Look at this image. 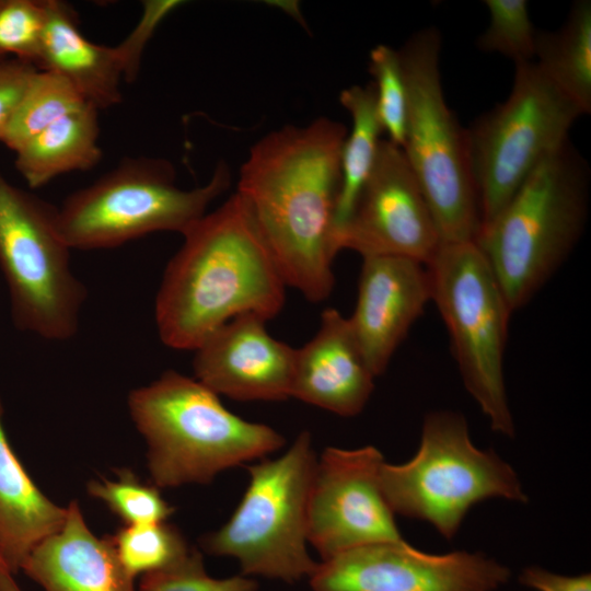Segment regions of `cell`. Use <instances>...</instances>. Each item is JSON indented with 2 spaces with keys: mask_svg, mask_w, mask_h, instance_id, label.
<instances>
[{
  "mask_svg": "<svg viewBox=\"0 0 591 591\" xmlns=\"http://www.w3.org/2000/svg\"><path fill=\"white\" fill-rule=\"evenodd\" d=\"M182 3L183 1L178 0L142 2V13L138 23L123 42L114 46L121 63L125 81L132 82L137 78L144 48L157 27Z\"/></svg>",
  "mask_w": 591,
  "mask_h": 591,
  "instance_id": "31",
  "label": "cell"
},
{
  "mask_svg": "<svg viewBox=\"0 0 591 591\" xmlns=\"http://www.w3.org/2000/svg\"><path fill=\"white\" fill-rule=\"evenodd\" d=\"M0 591H22L13 579L12 573L4 569H0Z\"/></svg>",
  "mask_w": 591,
  "mask_h": 591,
  "instance_id": "34",
  "label": "cell"
},
{
  "mask_svg": "<svg viewBox=\"0 0 591 591\" xmlns=\"http://www.w3.org/2000/svg\"><path fill=\"white\" fill-rule=\"evenodd\" d=\"M257 582L246 576L217 579L205 569L196 549L174 565L142 576L138 591H257Z\"/></svg>",
  "mask_w": 591,
  "mask_h": 591,
  "instance_id": "30",
  "label": "cell"
},
{
  "mask_svg": "<svg viewBox=\"0 0 591 591\" xmlns=\"http://www.w3.org/2000/svg\"><path fill=\"white\" fill-rule=\"evenodd\" d=\"M108 538L132 579L165 569L190 551L182 533L165 521L125 525Z\"/></svg>",
  "mask_w": 591,
  "mask_h": 591,
  "instance_id": "25",
  "label": "cell"
},
{
  "mask_svg": "<svg viewBox=\"0 0 591 591\" xmlns=\"http://www.w3.org/2000/svg\"><path fill=\"white\" fill-rule=\"evenodd\" d=\"M340 104L351 116L352 127L341 150V184L336 211V233L349 218L378 153L383 131L373 84L352 85L341 91Z\"/></svg>",
  "mask_w": 591,
  "mask_h": 591,
  "instance_id": "23",
  "label": "cell"
},
{
  "mask_svg": "<svg viewBox=\"0 0 591 591\" xmlns=\"http://www.w3.org/2000/svg\"><path fill=\"white\" fill-rule=\"evenodd\" d=\"M45 22L44 0H2L0 55H12L37 69Z\"/></svg>",
  "mask_w": 591,
  "mask_h": 591,
  "instance_id": "29",
  "label": "cell"
},
{
  "mask_svg": "<svg viewBox=\"0 0 591 591\" xmlns=\"http://www.w3.org/2000/svg\"><path fill=\"white\" fill-rule=\"evenodd\" d=\"M382 453L372 445L328 447L316 461L306 534L322 560L356 547L405 542L380 485Z\"/></svg>",
  "mask_w": 591,
  "mask_h": 591,
  "instance_id": "12",
  "label": "cell"
},
{
  "mask_svg": "<svg viewBox=\"0 0 591 591\" xmlns=\"http://www.w3.org/2000/svg\"><path fill=\"white\" fill-rule=\"evenodd\" d=\"M116 475L114 480H91L88 493L102 500L125 525L164 522L174 512L155 485L142 483L127 468Z\"/></svg>",
  "mask_w": 591,
  "mask_h": 591,
  "instance_id": "26",
  "label": "cell"
},
{
  "mask_svg": "<svg viewBox=\"0 0 591 591\" xmlns=\"http://www.w3.org/2000/svg\"><path fill=\"white\" fill-rule=\"evenodd\" d=\"M128 408L148 443V467L157 487L208 484L285 443L274 428L236 416L210 389L174 370L131 391Z\"/></svg>",
  "mask_w": 591,
  "mask_h": 591,
  "instance_id": "3",
  "label": "cell"
},
{
  "mask_svg": "<svg viewBox=\"0 0 591 591\" xmlns=\"http://www.w3.org/2000/svg\"><path fill=\"white\" fill-rule=\"evenodd\" d=\"M429 300L425 264L401 256L363 257L356 308L348 320L374 376L385 371Z\"/></svg>",
  "mask_w": 591,
  "mask_h": 591,
  "instance_id": "16",
  "label": "cell"
},
{
  "mask_svg": "<svg viewBox=\"0 0 591 591\" xmlns=\"http://www.w3.org/2000/svg\"><path fill=\"white\" fill-rule=\"evenodd\" d=\"M57 207L11 184L0 172V270L13 325L40 338L76 336L86 299L72 273L70 247L56 224Z\"/></svg>",
  "mask_w": 591,
  "mask_h": 591,
  "instance_id": "11",
  "label": "cell"
},
{
  "mask_svg": "<svg viewBox=\"0 0 591 591\" xmlns=\"http://www.w3.org/2000/svg\"><path fill=\"white\" fill-rule=\"evenodd\" d=\"M265 322L242 314L210 334L194 350L195 379L236 401L291 397L296 349L273 337Z\"/></svg>",
  "mask_w": 591,
  "mask_h": 591,
  "instance_id": "15",
  "label": "cell"
},
{
  "mask_svg": "<svg viewBox=\"0 0 591 591\" xmlns=\"http://www.w3.org/2000/svg\"><path fill=\"white\" fill-rule=\"evenodd\" d=\"M374 378L349 320L327 308L316 334L296 349L291 397L350 417L366 406Z\"/></svg>",
  "mask_w": 591,
  "mask_h": 591,
  "instance_id": "17",
  "label": "cell"
},
{
  "mask_svg": "<svg viewBox=\"0 0 591 591\" xmlns=\"http://www.w3.org/2000/svg\"><path fill=\"white\" fill-rule=\"evenodd\" d=\"M46 22L37 63L63 77L97 111L121 102V63L115 47L95 44L79 30L70 4L44 0Z\"/></svg>",
  "mask_w": 591,
  "mask_h": 591,
  "instance_id": "19",
  "label": "cell"
},
{
  "mask_svg": "<svg viewBox=\"0 0 591 591\" xmlns=\"http://www.w3.org/2000/svg\"><path fill=\"white\" fill-rule=\"evenodd\" d=\"M2 0H0V4H1ZM3 58H7L5 56H2L0 55V60L3 59Z\"/></svg>",
  "mask_w": 591,
  "mask_h": 591,
  "instance_id": "36",
  "label": "cell"
},
{
  "mask_svg": "<svg viewBox=\"0 0 591 591\" xmlns=\"http://www.w3.org/2000/svg\"><path fill=\"white\" fill-rule=\"evenodd\" d=\"M2 417L0 396V555L13 575L35 546L62 526L67 508L49 500L28 476L11 448Z\"/></svg>",
  "mask_w": 591,
  "mask_h": 591,
  "instance_id": "20",
  "label": "cell"
},
{
  "mask_svg": "<svg viewBox=\"0 0 591 591\" xmlns=\"http://www.w3.org/2000/svg\"><path fill=\"white\" fill-rule=\"evenodd\" d=\"M588 166L567 141L524 179L475 240L513 312L567 258L587 218Z\"/></svg>",
  "mask_w": 591,
  "mask_h": 591,
  "instance_id": "4",
  "label": "cell"
},
{
  "mask_svg": "<svg viewBox=\"0 0 591 591\" xmlns=\"http://www.w3.org/2000/svg\"><path fill=\"white\" fill-rule=\"evenodd\" d=\"M489 24L477 39L486 53H498L514 63L534 61L536 31L526 0H485Z\"/></svg>",
  "mask_w": 591,
  "mask_h": 591,
  "instance_id": "27",
  "label": "cell"
},
{
  "mask_svg": "<svg viewBox=\"0 0 591 591\" xmlns=\"http://www.w3.org/2000/svg\"><path fill=\"white\" fill-rule=\"evenodd\" d=\"M508 567L480 553L428 554L408 542L370 544L317 564L312 591H495Z\"/></svg>",
  "mask_w": 591,
  "mask_h": 591,
  "instance_id": "14",
  "label": "cell"
},
{
  "mask_svg": "<svg viewBox=\"0 0 591 591\" xmlns=\"http://www.w3.org/2000/svg\"><path fill=\"white\" fill-rule=\"evenodd\" d=\"M21 569L44 591H136L108 537L88 528L77 501L62 526L43 540Z\"/></svg>",
  "mask_w": 591,
  "mask_h": 591,
  "instance_id": "18",
  "label": "cell"
},
{
  "mask_svg": "<svg viewBox=\"0 0 591 591\" xmlns=\"http://www.w3.org/2000/svg\"><path fill=\"white\" fill-rule=\"evenodd\" d=\"M519 582L536 591H591L590 573L564 576L536 566L524 568Z\"/></svg>",
  "mask_w": 591,
  "mask_h": 591,
  "instance_id": "33",
  "label": "cell"
},
{
  "mask_svg": "<svg viewBox=\"0 0 591 591\" xmlns=\"http://www.w3.org/2000/svg\"><path fill=\"white\" fill-rule=\"evenodd\" d=\"M369 72L374 82L376 109L387 140L403 147L406 128L407 96L398 51L381 44L371 49Z\"/></svg>",
  "mask_w": 591,
  "mask_h": 591,
  "instance_id": "28",
  "label": "cell"
},
{
  "mask_svg": "<svg viewBox=\"0 0 591 591\" xmlns=\"http://www.w3.org/2000/svg\"><path fill=\"white\" fill-rule=\"evenodd\" d=\"M317 457L302 431L281 456L247 466L246 490L231 518L202 538L210 554L237 559L244 576L285 582L310 577L306 515Z\"/></svg>",
  "mask_w": 591,
  "mask_h": 591,
  "instance_id": "8",
  "label": "cell"
},
{
  "mask_svg": "<svg viewBox=\"0 0 591 591\" xmlns=\"http://www.w3.org/2000/svg\"><path fill=\"white\" fill-rule=\"evenodd\" d=\"M407 111L402 147L433 216L441 244L475 242L480 231L465 129L449 108L440 73L441 36L415 32L397 50Z\"/></svg>",
  "mask_w": 591,
  "mask_h": 591,
  "instance_id": "6",
  "label": "cell"
},
{
  "mask_svg": "<svg viewBox=\"0 0 591 591\" xmlns=\"http://www.w3.org/2000/svg\"><path fill=\"white\" fill-rule=\"evenodd\" d=\"M534 62L582 113L591 112V2L575 1L564 25L536 31Z\"/></svg>",
  "mask_w": 591,
  "mask_h": 591,
  "instance_id": "22",
  "label": "cell"
},
{
  "mask_svg": "<svg viewBox=\"0 0 591 591\" xmlns=\"http://www.w3.org/2000/svg\"><path fill=\"white\" fill-rule=\"evenodd\" d=\"M380 485L394 513L427 521L448 540L477 502L528 501L514 470L494 451L477 449L465 418L450 410L426 416L415 456L403 464L384 461Z\"/></svg>",
  "mask_w": 591,
  "mask_h": 591,
  "instance_id": "7",
  "label": "cell"
},
{
  "mask_svg": "<svg viewBox=\"0 0 591 591\" xmlns=\"http://www.w3.org/2000/svg\"><path fill=\"white\" fill-rule=\"evenodd\" d=\"M183 236L155 298L163 344L195 350L239 315L252 313L268 321L281 311L287 285L240 194L206 213Z\"/></svg>",
  "mask_w": 591,
  "mask_h": 591,
  "instance_id": "2",
  "label": "cell"
},
{
  "mask_svg": "<svg viewBox=\"0 0 591 591\" xmlns=\"http://www.w3.org/2000/svg\"><path fill=\"white\" fill-rule=\"evenodd\" d=\"M514 65L506 101L465 129L480 230L502 210L530 173L569 141V130L582 115L534 61Z\"/></svg>",
  "mask_w": 591,
  "mask_h": 591,
  "instance_id": "10",
  "label": "cell"
},
{
  "mask_svg": "<svg viewBox=\"0 0 591 591\" xmlns=\"http://www.w3.org/2000/svg\"><path fill=\"white\" fill-rule=\"evenodd\" d=\"M36 70L32 63L13 57L0 60V136Z\"/></svg>",
  "mask_w": 591,
  "mask_h": 591,
  "instance_id": "32",
  "label": "cell"
},
{
  "mask_svg": "<svg viewBox=\"0 0 591 591\" xmlns=\"http://www.w3.org/2000/svg\"><path fill=\"white\" fill-rule=\"evenodd\" d=\"M0 569H4L5 570V567H4V564H3V560H2V557L0 555ZM8 571V570H7Z\"/></svg>",
  "mask_w": 591,
  "mask_h": 591,
  "instance_id": "35",
  "label": "cell"
},
{
  "mask_svg": "<svg viewBox=\"0 0 591 591\" xmlns=\"http://www.w3.org/2000/svg\"><path fill=\"white\" fill-rule=\"evenodd\" d=\"M230 183L224 162L217 165L205 185L182 189L175 184L170 161L125 158L57 207V229L70 250L81 251L112 248L161 231L183 235Z\"/></svg>",
  "mask_w": 591,
  "mask_h": 591,
  "instance_id": "5",
  "label": "cell"
},
{
  "mask_svg": "<svg viewBox=\"0 0 591 591\" xmlns=\"http://www.w3.org/2000/svg\"><path fill=\"white\" fill-rule=\"evenodd\" d=\"M99 111L90 104L62 117L16 150L14 165L30 188L88 171L102 159Z\"/></svg>",
  "mask_w": 591,
  "mask_h": 591,
  "instance_id": "21",
  "label": "cell"
},
{
  "mask_svg": "<svg viewBox=\"0 0 591 591\" xmlns=\"http://www.w3.org/2000/svg\"><path fill=\"white\" fill-rule=\"evenodd\" d=\"M434 301L449 331L464 385L494 431L514 436L503 380L512 313L475 242L444 243L426 264Z\"/></svg>",
  "mask_w": 591,
  "mask_h": 591,
  "instance_id": "9",
  "label": "cell"
},
{
  "mask_svg": "<svg viewBox=\"0 0 591 591\" xmlns=\"http://www.w3.org/2000/svg\"><path fill=\"white\" fill-rule=\"evenodd\" d=\"M346 136L344 124L326 117L304 127L285 126L256 142L240 171L236 193L286 285L313 303L327 299L335 283Z\"/></svg>",
  "mask_w": 591,
  "mask_h": 591,
  "instance_id": "1",
  "label": "cell"
},
{
  "mask_svg": "<svg viewBox=\"0 0 591 591\" xmlns=\"http://www.w3.org/2000/svg\"><path fill=\"white\" fill-rule=\"evenodd\" d=\"M338 250L362 257L401 256L427 264L439 232L403 149L381 139L373 167L352 211L336 233Z\"/></svg>",
  "mask_w": 591,
  "mask_h": 591,
  "instance_id": "13",
  "label": "cell"
},
{
  "mask_svg": "<svg viewBox=\"0 0 591 591\" xmlns=\"http://www.w3.org/2000/svg\"><path fill=\"white\" fill-rule=\"evenodd\" d=\"M88 104L60 74L36 70L0 136V143L15 152L62 117Z\"/></svg>",
  "mask_w": 591,
  "mask_h": 591,
  "instance_id": "24",
  "label": "cell"
}]
</instances>
